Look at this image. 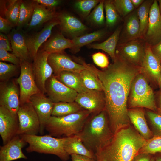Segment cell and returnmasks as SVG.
Wrapping results in <instances>:
<instances>
[{
	"label": "cell",
	"mask_w": 161,
	"mask_h": 161,
	"mask_svg": "<svg viewBox=\"0 0 161 161\" xmlns=\"http://www.w3.org/2000/svg\"><path fill=\"white\" fill-rule=\"evenodd\" d=\"M81 62L94 72L101 81L105 96V111L114 134L129 123L128 97L132 81L141 71V67L129 63L117 53L113 63L102 70L83 61Z\"/></svg>",
	"instance_id": "6da1fadb"
},
{
	"label": "cell",
	"mask_w": 161,
	"mask_h": 161,
	"mask_svg": "<svg viewBox=\"0 0 161 161\" xmlns=\"http://www.w3.org/2000/svg\"><path fill=\"white\" fill-rule=\"evenodd\" d=\"M147 140L131 127L115 132L95 156L97 161H132Z\"/></svg>",
	"instance_id": "7a4b0ae2"
},
{
	"label": "cell",
	"mask_w": 161,
	"mask_h": 161,
	"mask_svg": "<svg viewBox=\"0 0 161 161\" xmlns=\"http://www.w3.org/2000/svg\"><path fill=\"white\" fill-rule=\"evenodd\" d=\"M105 110L91 114L81 130L76 134L85 146L95 155L111 140L114 133L109 128Z\"/></svg>",
	"instance_id": "3957f363"
},
{
	"label": "cell",
	"mask_w": 161,
	"mask_h": 161,
	"mask_svg": "<svg viewBox=\"0 0 161 161\" xmlns=\"http://www.w3.org/2000/svg\"><path fill=\"white\" fill-rule=\"evenodd\" d=\"M90 115L89 111L84 109L61 117L51 116L46 123L45 130L49 135L57 138L76 135L81 130Z\"/></svg>",
	"instance_id": "277c9868"
},
{
	"label": "cell",
	"mask_w": 161,
	"mask_h": 161,
	"mask_svg": "<svg viewBox=\"0 0 161 161\" xmlns=\"http://www.w3.org/2000/svg\"><path fill=\"white\" fill-rule=\"evenodd\" d=\"M21 135L29 145L26 149L28 153L35 152L52 154L57 156L63 161H67L69 159L70 156L64 148V137H55L49 134Z\"/></svg>",
	"instance_id": "5b68a950"
},
{
	"label": "cell",
	"mask_w": 161,
	"mask_h": 161,
	"mask_svg": "<svg viewBox=\"0 0 161 161\" xmlns=\"http://www.w3.org/2000/svg\"><path fill=\"white\" fill-rule=\"evenodd\" d=\"M129 103L131 107H143L156 110L153 91L144 75L138 73L133 80Z\"/></svg>",
	"instance_id": "8992f818"
},
{
	"label": "cell",
	"mask_w": 161,
	"mask_h": 161,
	"mask_svg": "<svg viewBox=\"0 0 161 161\" xmlns=\"http://www.w3.org/2000/svg\"><path fill=\"white\" fill-rule=\"evenodd\" d=\"M20 66V74L16 81L19 86L20 105L29 101L32 96L41 92L36 83L30 62L21 60Z\"/></svg>",
	"instance_id": "52a82bcc"
},
{
	"label": "cell",
	"mask_w": 161,
	"mask_h": 161,
	"mask_svg": "<svg viewBox=\"0 0 161 161\" xmlns=\"http://www.w3.org/2000/svg\"><path fill=\"white\" fill-rule=\"evenodd\" d=\"M17 114L19 123L17 135H37L40 131L39 121L30 101L20 105Z\"/></svg>",
	"instance_id": "ba28073f"
},
{
	"label": "cell",
	"mask_w": 161,
	"mask_h": 161,
	"mask_svg": "<svg viewBox=\"0 0 161 161\" xmlns=\"http://www.w3.org/2000/svg\"><path fill=\"white\" fill-rule=\"evenodd\" d=\"M49 55L47 52L39 49L32 64L36 85L41 92L44 94L46 93V83L53 75V69L47 61Z\"/></svg>",
	"instance_id": "9c48e42d"
},
{
	"label": "cell",
	"mask_w": 161,
	"mask_h": 161,
	"mask_svg": "<svg viewBox=\"0 0 161 161\" xmlns=\"http://www.w3.org/2000/svg\"><path fill=\"white\" fill-rule=\"evenodd\" d=\"M45 89L46 93L54 103L75 102L78 94L59 81L53 74L47 81Z\"/></svg>",
	"instance_id": "30bf717a"
},
{
	"label": "cell",
	"mask_w": 161,
	"mask_h": 161,
	"mask_svg": "<svg viewBox=\"0 0 161 161\" xmlns=\"http://www.w3.org/2000/svg\"><path fill=\"white\" fill-rule=\"evenodd\" d=\"M0 105L17 114L20 107V90L14 80L1 82Z\"/></svg>",
	"instance_id": "8fae6325"
},
{
	"label": "cell",
	"mask_w": 161,
	"mask_h": 161,
	"mask_svg": "<svg viewBox=\"0 0 161 161\" xmlns=\"http://www.w3.org/2000/svg\"><path fill=\"white\" fill-rule=\"evenodd\" d=\"M75 102L89 111L92 115L105 110V101L103 91L89 90L84 93H78Z\"/></svg>",
	"instance_id": "7c38bea8"
},
{
	"label": "cell",
	"mask_w": 161,
	"mask_h": 161,
	"mask_svg": "<svg viewBox=\"0 0 161 161\" xmlns=\"http://www.w3.org/2000/svg\"><path fill=\"white\" fill-rule=\"evenodd\" d=\"M39 119V134L42 135L46 123L52 116L54 103L44 94L40 92L32 96L29 100Z\"/></svg>",
	"instance_id": "4fadbf2b"
},
{
	"label": "cell",
	"mask_w": 161,
	"mask_h": 161,
	"mask_svg": "<svg viewBox=\"0 0 161 161\" xmlns=\"http://www.w3.org/2000/svg\"><path fill=\"white\" fill-rule=\"evenodd\" d=\"M145 46L137 39L121 43L117 46L118 54L129 63L141 67L145 54Z\"/></svg>",
	"instance_id": "5bb4252c"
},
{
	"label": "cell",
	"mask_w": 161,
	"mask_h": 161,
	"mask_svg": "<svg viewBox=\"0 0 161 161\" xmlns=\"http://www.w3.org/2000/svg\"><path fill=\"white\" fill-rule=\"evenodd\" d=\"M146 44L153 47L161 41V14L158 1L155 0L150 9L148 24L145 37Z\"/></svg>",
	"instance_id": "9a60e30c"
},
{
	"label": "cell",
	"mask_w": 161,
	"mask_h": 161,
	"mask_svg": "<svg viewBox=\"0 0 161 161\" xmlns=\"http://www.w3.org/2000/svg\"><path fill=\"white\" fill-rule=\"evenodd\" d=\"M19 124L17 114L0 106V134L3 145L17 135Z\"/></svg>",
	"instance_id": "2e32d148"
},
{
	"label": "cell",
	"mask_w": 161,
	"mask_h": 161,
	"mask_svg": "<svg viewBox=\"0 0 161 161\" xmlns=\"http://www.w3.org/2000/svg\"><path fill=\"white\" fill-rule=\"evenodd\" d=\"M47 61L53 69L54 75L64 71L80 73L86 69L82 64L74 61L64 52L49 54Z\"/></svg>",
	"instance_id": "e0dca14e"
},
{
	"label": "cell",
	"mask_w": 161,
	"mask_h": 161,
	"mask_svg": "<svg viewBox=\"0 0 161 161\" xmlns=\"http://www.w3.org/2000/svg\"><path fill=\"white\" fill-rule=\"evenodd\" d=\"M27 143L21 135L15 136L6 144L0 146V161L27 159L22 151V148Z\"/></svg>",
	"instance_id": "ac0fdd59"
},
{
	"label": "cell",
	"mask_w": 161,
	"mask_h": 161,
	"mask_svg": "<svg viewBox=\"0 0 161 161\" xmlns=\"http://www.w3.org/2000/svg\"><path fill=\"white\" fill-rule=\"evenodd\" d=\"M59 24V20L53 19L49 21L39 32L27 36L26 42L32 59L35 57L39 47L50 37L53 28Z\"/></svg>",
	"instance_id": "d6986e66"
},
{
	"label": "cell",
	"mask_w": 161,
	"mask_h": 161,
	"mask_svg": "<svg viewBox=\"0 0 161 161\" xmlns=\"http://www.w3.org/2000/svg\"><path fill=\"white\" fill-rule=\"evenodd\" d=\"M20 29H13L8 35L13 53L20 60H25L30 62L32 59L26 42L27 36Z\"/></svg>",
	"instance_id": "ffe728a7"
},
{
	"label": "cell",
	"mask_w": 161,
	"mask_h": 161,
	"mask_svg": "<svg viewBox=\"0 0 161 161\" xmlns=\"http://www.w3.org/2000/svg\"><path fill=\"white\" fill-rule=\"evenodd\" d=\"M145 54L141 66V71L159 83L161 71L160 62L152 52L151 47L146 44Z\"/></svg>",
	"instance_id": "44dd1931"
},
{
	"label": "cell",
	"mask_w": 161,
	"mask_h": 161,
	"mask_svg": "<svg viewBox=\"0 0 161 161\" xmlns=\"http://www.w3.org/2000/svg\"><path fill=\"white\" fill-rule=\"evenodd\" d=\"M58 17L62 30L73 38L80 36L87 29L80 20L69 14L62 13L58 16Z\"/></svg>",
	"instance_id": "7402d4cb"
},
{
	"label": "cell",
	"mask_w": 161,
	"mask_h": 161,
	"mask_svg": "<svg viewBox=\"0 0 161 161\" xmlns=\"http://www.w3.org/2000/svg\"><path fill=\"white\" fill-rule=\"evenodd\" d=\"M140 23L137 9L126 16L122 34L123 41L121 43L137 40L140 38Z\"/></svg>",
	"instance_id": "603a6c76"
},
{
	"label": "cell",
	"mask_w": 161,
	"mask_h": 161,
	"mask_svg": "<svg viewBox=\"0 0 161 161\" xmlns=\"http://www.w3.org/2000/svg\"><path fill=\"white\" fill-rule=\"evenodd\" d=\"M34 2L32 16L27 25L29 29L35 28L39 27L44 23L52 20L58 16L52 9L47 8L42 5Z\"/></svg>",
	"instance_id": "cb8c5ba5"
},
{
	"label": "cell",
	"mask_w": 161,
	"mask_h": 161,
	"mask_svg": "<svg viewBox=\"0 0 161 161\" xmlns=\"http://www.w3.org/2000/svg\"><path fill=\"white\" fill-rule=\"evenodd\" d=\"M54 76L61 83L78 93H84L89 90L84 85L80 73L64 71Z\"/></svg>",
	"instance_id": "d4e9b609"
},
{
	"label": "cell",
	"mask_w": 161,
	"mask_h": 161,
	"mask_svg": "<svg viewBox=\"0 0 161 161\" xmlns=\"http://www.w3.org/2000/svg\"><path fill=\"white\" fill-rule=\"evenodd\" d=\"M63 145L65 151L69 156L76 154L96 159L95 155L85 146L76 135L64 137Z\"/></svg>",
	"instance_id": "484cf974"
},
{
	"label": "cell",
	"mask_w": 161,
	"mask_h": 161,
	"mask_svg": "<svg viewBox=\"0 0 161 161\" xmlns=\"http://www.w3.org/2000/svg\"><path fill=\"white\" fill-rule=\"evenodd\" d=\"M42 50L49 54L64 52L67 48L71 49L73 46L72 40L65 38L62 34L54 36L44 44Z\"/></svg>",
	"instance_id": "4316f807"
},
{
	"label": "cell",
	"mask_w": 161,
	"mask_h": 161,
	"mask_svg": "<svg viewBox=\"0 0 161 161\" xmlns=\"http://www.w3.org/2000/svg\"><path fill=\"white\" fill-rule=\"evenodd\" d=\"M128 115L141 136L147 140L150 139L152 134L147 124L143 112L140 109L129 110H128Z\"/></svg>",
	"instance_id": "83f0119b"
},
{
	"label": "cell",
	"mask_w": 161,
	"mask_h": 161,
	"mask_svg": "<svg viewBox=\"0 0 161 161\" xmlns=\"http://www.w3.org/2000/svg\"><path fill=\"white\" fill-rule=\"evenodd\" d=\"M121 31V28L118 27L113 34L103 42L91 44L88 45V47L90 48L104 51L108 53L114 61L116 57V49L119 39Z\"/></svg>",
	"instance_id": "f1b7e54d"
},
{
	"label": "cell",
	"mask_w": 161,
	"mask_h": 161,
	"mask_svg": "<svg viewBox=\"0 0 161 161\" xmlns=\"http://www.w3.org/2000/svg\"><path fill=\"white\" fill-rule=\"evenodd\" d=\"M105 34V30H100L73 38L72 39L73 46L70 49L73 52L76 53L80 50L82 47L88 45L94 41L100 40Z\"/></svg>",
	"instance_id": "f546056e"
},
{
	"label": "cell",
	"mask_w": 161,
	"mask_h": 161,
	"mask_svg": "<svg viewBox=\"0 0 161 161\" xmlns=\"http://www.w3.org/2000/svg\"><path fill=\"white\" fill-rule=\"evenodd\" d=\"M85 109L75 102L54 103L52 116L61 117L76 113Z\"/></svg>",
	"instance_id": "4dcf8cb0"
},
{
	"label": "cell",
	"mask_w": 161,
	"mask_h": 161,
	"mask_svg": "<svg viewBox=\"0 0 161 161\" xmlns=\"http://www.w3.org/2000/svg\"><path fill=\"white\" fill-rule=\"evenodd\" d=\"M153 2L151 0H144L137 9L140 26V38L145 37L148 28L150 9Z\"/></svg>",
	"instance_id": "1f68e13d"
},
{
	"label": "cell",
	"mask_w": 161,
	"mask_h": 161,
	"mask_svg": "<svg viewBox=\"0 0 161 161\" xmlns=\"http://www.w3.org/2000/svg\"><path fill=\"white\" fill-rule=\"evenodd\" d=\"M34 1H21L20 7L19 14L17 26L18 28L27 25L30 22L33 14Z\"/></svg>",
	"instance_id": "d6a6232c"
},
{
	"label": "cell",
	"mask_w": 161,
	"mask_h": 161,
	"mask_svg": "<svg viewBox=\"0 0 161 161\" xmlns=\"http://www.w3.org/2000/svg\"><path fill=\"white\" fill-rule=\"evenodd\" d=\"M80 74L84 85L88 89L103 91L101 81L94 72L86 68L82 71Z\"/></svg>",
	"instance_id": "836d02e7"
},
{
	"label": "cell",
	"mask_w": 161,
	"mask_h": 161,
	"mask_svg": "<svg viewBox=\"0 0 161 161\" xmlns=\"http://www.w3.org/2000/svg\"><path fill=\"white\" fill-rule=\"evenodd\" d=\"M21 0H11L7 1L6 6L4 9V14L6 18L11 23L17 25L20 11Z\"/></svg>",
	"instance_id": "e575fe53"
},
{
	"label": "cell",
	"mask_w": 161,
	"mask_h": 161,
	"mask_svg": "<svg viewBox=\"0 0 161 161\" xmlns=\"http://www.w3.org/2000/svg\"><path fill=\"white\" fill-rule=\"evenodd\" d=\"M104 9L106 14V23L107 25L109 27L114 26L119 20L120 17L112 1H104Z\"/></svg>",
	"instance_id": "d590c367"
},
{
	"label": "cell",
	"mask_w": 161,
	"mask_h": 161,
	"mask_svg": "<svg viewBox=\"0 0 161 161\" xmlns=\"http://www.w3.org/2000/svg\"><path fill=\"white\" fill-rule=\"evenodd\" d=\"M161 152V136H157L147 140L137 154H154Z\"/></svg>",
	"instance_id": "8d00e7d4"
},
{
	"label": "cell",
	"mask_w": 161,
	"mask_h": 161,
	"mask_svg": "<svg viewBox=\"0 0 161 161\" xmlns=\"http://www.w3.org/2000/svg\"><path fill=\"white\" fill-rule=\"evenodd\" d=\"M100 1L98 0H82L75 2L74 7L83 16H88L92 10L95 7Z\"/></svg>",
	"instance_id": "74e56055"
},
{
	"label": "cell",
	"mask_w": 161,
	"mask_h": 161,
	"mask_svg": "<svg viewBox=\"0 0 161 161\" xmlns=\"http://www.w3.org/2000/svg\"><path fill=\"white\" fill-rule=\"evenodd\" d=\"M104 1H100L88 16V19L92 23L97 25H101L105 22L104 14Z\"/></svg>",
	"instance_id": "f35d334b"
},
{
	"label": "cell",
	"mask_w": 161,
	"mask_h": 161,
	"mask_svg": "<svg viewBox=\"0 0 161 161\" xmlns=\"http://www.w3.org/2000/svg\"><path fill=\"white\" fill-rule=\"evenodd\" d=\"M112 1L117 11L121 16L124 17L127 16L135 9L131 0Z\"/></svg>",
	"instance_id": "ab89813d"
},
{
	"label": "cell",
	"mask_w": 161,
	"mask_h": 161,
	"mask_svg": "<svg viewBox=\"0 0 161 161\" xmlns=\"http://www.w3.org/2000/svg\"><path fill=\"white\" fill-rule=\"evenodd\" d=\"M18 66L0 61V80L1 82L9 80L16 73Z\"/></svg>",
	"instance_id": "60d3db41"
},
{
	"label": "cell",
	"mask_w": 161,
	"mask_h": 161,
	"mask_svg": "<svg viewBox=\"0 0 161 161\" xmlns=\"http://www.w3.org/2000/svg\"><path fill=\"white\" fill-rule=\"evenodd\" d=\"M92 58L94 63L98 66L105 69L109 66V61L107 56L104 54L97 52L93 54Z\"/></svg>",
	"instance_id": "b9f144b4"
},
{
	"label": "cell",
	"mask_w": 161,
	"mask_h": 161,
	"mask_svg": "<svg viewBox=\"0 0 161 161\" xmlns=\"http://www.w3.org/2000/svg\"><path fill=\"white\" fill-rule=\"evenodd\" d=\"M0 60L8 62L17 66H20V60L13 53H10L5 50L0 49Z\"/></svg>",
	"instance_id": "7bdbcfd3"
},
{
	"label": "cell",
	"mask_w": 161,
	"mask_h": 161,
	"mask_svg": "<svg viewBox=\"0 0 161 161\" xmlns=\"http://www.w3.org/2000/svg\"><path fill=\"white\" fill-rule=\"evenodd\" d=\"M14 26L6 18L0 16V32L7 34L9 33Z\"/></svg>",
	"instance_id": "ee69618b"
},
{
	"label": "cell",
	"mask_w": 161,
	"mask_h": 161,
	"mask_svg": "<svg viewBox=\"0 0 161 161\" xmlns=\"http://www.w3.org/2000/svg\"><path fill=\"white\" fill-rule=\"evenodd\" d=\"M0 49L12 51L10 39L7 35L0 33Z\"/></svg>",
	"instance_id": "f6af8a7d"
},
{
	"label": "cell",
	"mask_w": 161,
	"mask_h": 161,
	"mask_svg": "<svg viewBox=\"0 0 161 161\" xmlns=\"http://www.w3.org/2000/svg\"><path fill=\"white\" fill-rule=\"evenodd\" d=\"M147 114L153 124L161 132V115L151 112H148Z\"/></svg>",
	"instance_id": "bcb514c9"
},
{
	"label": "cell",
	"mask_w": 161,
	"mask_h": 161,
	"mask_svg": "<svg viewBox=\"0 0 161 161\" xmlns=\"http://www.w3.org/2000/svg\"><path fill=\"white\" fill-rule=\"evenodd\" d=\"M35 2L50 9L55 7L60 4L61 1L58 0H34Z\"/></svg>",
	"instance_id": "7dc6e473"
},
{
	"label": "cell",
	"mask_w": 161,
	"mask_h": 161,
	"mask_svg": "<svg viewBox=\"0 0 161 161\" xmlns=\"http://www.w3.org/2000/svg\"><path fill=\"white\" fill-rule=\"evenodd\" d=\"M70 156L72 161H97L96 159L82 155L73 154Z\"/></svg>",
	"instance_id": "c3c4849f"
},
{
	"label": "cell",
	"mask_w": 161,
	"mask_h": 161,
	"mask_svg": "<svg viewBox=\"0 0 161 161\" xmlns=\"http://www.w3.org/2000/svg\"><path fill=\"white\" fill-rule=\"evenodd\" d=\"M152 52L159 61L161 62V41L156 45L151 47Z\"/></svg>",
	"instance_id": "681fc988"
},
{
	"label": "cell",
	"mask_w": 161,
	"mask_h": 161,
	"mask_svg": "<svg viewBox=\"0 0 161 161\" xmlns=\"http://www.w3.org/2000/svg\"><path fill=\"white\" fill-rule=\"evenodd\" d=\"M151 158L150 154H137L133 158L132 161H150Z\"/></svg>",
	"instance_id": "f907efd6"
},
{
	"label": "cell",
	"mask_w": 161,
	"mask_h": 161,
	"mask_svg": "<svg viewBox=\"0 0 161 161\" xmlns=\"http://www.w3.org/2000/svg\"><path fill=\"white\" fill-rule=\"evenodd\" d=\"M131 1L135 9L139 7L144 1V0H131Z\"/></svg>",
	"instance_id": "816d5d0a"
},
{
	"label": "cell",
	"mask_w": 161,
	"mask_h": 161,
	"mask_svg": "<svg viewBox=\"0 0 161 161\" xmlns=\"http://www.w3.org/2000/svg\"><path fill=\"white\" fill-rule=\"evenodd\" d=\"M159 2V5H158L160 11V12L161 14V0H159L158 1Z\"/></svg>",
	"instance_id": "f5cc1de1"
},
{
	"label": "cell",
	"mask_w": 161,
	"mask_h": 161,
	"mask_svg": "<svg viewBox=\"0 0 161 161\" xmlns=\"http://www.w3.org/2000/svg\"><path fill=\"white\" fill-rule=\"evenodd\" d=\"M155 161H161V156H158L155 158Z\"/></svg>",
	"instance_id": "db71d44e"
},
{
	"label": "cell",
	"mask_w": 161,
	"mask_h": 161,
	"mask_svg": "<svg viewBox=\"0 0 161 161\" xmlns=\"http://www.w3.org/2000/svg\"><path fill=\"white\" fill-rule=\"evenodd\" d=\"M159 111L160 112H161V95L160 96V106L159 108Z\"/></svg>",
	"instance_id": "11a10c76"
},
{
	"label": "cell",
	"mask_w": 161,
	"mask_h": 161,
	"mask_svg": "<svg viewBox=\"0 0 161 161\" xmlns=\"http://www.w3.org/2000/svg\"><path fill=\"white\" fill-rule=\"evenodd\" d=\"M158 83L160 87V88H161V71Z\"/></svg>",
	"instance_id": "9f6ffc18"
},
{
	"label": "cell",
	"mask_w": 161,
	"mask_h": 161,
	"mask_svg": "<svg viewBox=\"0 0 161 161\" xmlns=\"http://www.w3.org/2000/svg\"><path fill=\"white\" fill-rule=\"evenodd\" d=\"M150 161H155V158L152 157Z\"/></svg>",
	"instance_id": "6f0895ef"
},
{
	"label": "cell",
	"mask_w": 161,
	"mask_h": 161,
	"mask_svg": "<svg viewBox=\"0 0 161 161\" xmlns=\"http://www.w3.org/2000/svg\"><path fill=\"white\" fill-rule=\"evenodd\" d=\"M160 115H161V112H160Z\"/></svg>",
	"instance_id": "680465c9"
}]
</instances>
